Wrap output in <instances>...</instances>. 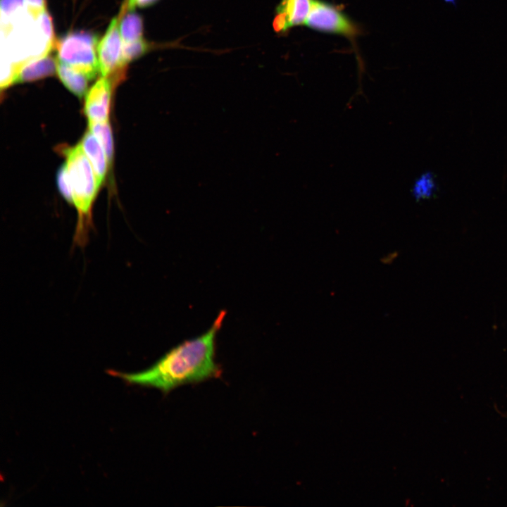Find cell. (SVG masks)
<instances>
[{"label":"cell","mask_w":507,"mask_h":507,"mask_svg":"<svg viewBox=\"0 0 507 507\" xmlns=\"http://www.w3.org/2000/svg\"><path fill=\"white\" fill-rule=\"evenodd\" d=\"M97 45V37L93 34L70 32L56 43L57 61L92 80L99 73Z\"/></svg>","instance_id":"3957f363"},{"label":"cell","mask_w":507,"mask_h":507,"mask_svg":"<svg viewBox=\"0 0 507 507\" xmlns=\"http://www.w3.org/2000/svg\"><path fill=\"white\" fill-rule=\"evenodd\" d=\"M57 58L46 54L24 65L18 73L14 83L35 81L56 73Z\"/></svg>","instance_id":"9c48e42d"},{"label":"cell","mask_w":507,"mask_h":507,"mask_svg":"<svg viewBox=\"0 0 507 507\" xmlns=\"http://www.w3.org/2000/svg\"><path fill=\"white\" fill-rule=\"evenodd\" d=\"M89 128L104 147L108 163L111 165L113 155V141L111 127L108 121L104 123H89Z\"/></svg>","instance_id":"4fadbf2b"},{"label":"cell","mask_w":507,"mask_h":507,"mask_svg":"<svg viewBox=\"0 0 507 507\" xmlns=\"http://www.w3.org/2000/svg\"><path fill=\"white\" fill-rule=\"evenodd\" d=\"M1 23H8L18 18L25 11L24 0H1Z\"/></svg>","instance_id":"5bb4252c"},{"label":"cell","mask_w":507,"mask_h":507,"mask_svg":"<svg viewBox=\"0 0 507 507\" xmlns=\"http://www.w3.org/2000/svg\"><path fill=\"white\" fill-rule=\"evenodd\" d=\"M312 0H281L276 8L273 27L277 32L304 24L311 8Z\"/></svg>","instance_id":"52a82bcc"},{"label":"cell","mask_w":507,"mask_h":507,"mask_svg":"<svg viewBox=\"0 0 507 507\" xmlns=\"http://www.w3.org/2000/svg\"><path fill=\"white\" fill-rule=\"evenodd\" d=\"M149 49V45L144 38L133 42L123 43V64L127 65L129 62L145 54Z\"/></svg>","instance_id":"9a60e30c"},{"label":"cell","mask_w":507,"mask_h":507,"mask_svg":"<svg viewBox=\"0 0 507 507\" xmlns=\"http://www.w3.org/2000/svg\"><path fill=\"white\" fill-rule=\"evenodd\" d=\"M66 168L73 192V204L79 215L74 244L84 246L88 238L90 211L99 184L80 144L66 150Z\"/></svg>","instance_id":"7a4b0ae2"},{"label":"cell","mask_w":507,"mask_h":507,"mask_svg":"<svg viewBox=\"0 0 507 507\" xmlns=\"http://www.w3.org/2000/svg\"><path fill=\"white\" fill-rule=\"evenodd\" d=\"M112 87L109 78L101 77L86 94L84 113L89 123L108 121Z\"/></svg>","instance_id":"8992f818"},{"label":"cell","mask_w":507,"mask_h":507,"mask_svg":"<svg viewBox=\"0 0 507 507\" xmlns=\"http://www.w3.org/2000/svg\"><path fill=\"white\" fill-rule=\"evenodd\" d=\"M27 13L34 19H37L45 11V0H24Z\"/></svg>","instance_id":"e0dca14e"},{"label":"cell","mask_w":507,"mask_h":507,"mask_svg":"<svg viewBox=\"0 0 507 507\" xmlns=\"http://www.w3.org/2000/svg\"><path fill=\"white\" fill-rule=\"evenodd\" d=\"M89 159L96 176L99 186L105 179L108 161L101 144L89 130L80 143Z\"/></svg>","instance_id":"ba28073f"},{"label":"cell","mask_w":507,"mask_h":507,"mask_svg":"<svg viewBox=\"0 0 507 507\" xmlns=\"http://www.w3.org/2000/svg\"><path fill=\"white\" fill-rule=\"evenodd\" d=\"M225 312L201 336L172 349L154 365L136 373L109 371L131 384L154 387L167 394L177 387L219 377L222 370L215 361V339Z\"/></svg>","instance_id":"6da1fadb"},{"label":"cell","mask_w":507,"mask_h":507,"mask_svg":"<svg viewBox=\"0 0 507 507\" xmlns=\"http://www.w3.org/2000/svg\"><path fill=\"white\" fill-rule=\"evenodd\" d=\"M57 75L62 83L73 94L82 97L87 93L89 77L57 61Z\"/></svg>","instance_id":"8fae6325"},{"label":"cell","mask_w":507,"mask_h":507,"mask_svg":"<svg viewBox=\"0 0 507 507\" xmlns=\"http://www.w3.org/2000/svg\"><path fill=\"white\" fill-rule=\"evenodd\" d=\"M119 15V30L123 43L133 42L143 38V22L138 13L133 10H127L124 2Z\"/></svg>","instance_id":"30bf717a"},{"label":"cell","mask_w":507,"mask_h":507,"mask_svg":"<svg viewBox=\"0 0 507 507\" xmlns=\"http://www.w3.org/2000/svg\"><path fill=\"white\" fill-rule=\"evenodd\" d=\"M120 19L118 15L111 20L97 45L101 77L111 78L113 75L118 79L126 68L122 63L123 40L119 30Z\"/></svg>","instance_id":"5b68a950"},{"label":"cell","mask_w":507,"mask_h":507,"mask_svg":"<svg viewBox=\"0 0 507 507\" xmlns=\"http://www.w3.org/2000/svg\"><path fill=\"white\" fill-rule=\"evenodd\" d=\"M446 3L452 4L453 5H456V0H444Z\"/></svg>","instance_id":"ac0fdd59"},{"label":"cell","mask_w":507,"mask_h":507,"mask_svg":"<svg viewBox=\"0 0 507 507\" xmlns=\"http://www.w3.org/2000/svg\"><path fill=\"white\" fill-rule=\"evenodd\" d=\"M304 24L323 32L348 37L357 33L355 25L337 7L320 0L311 1V11Z\"/></svg>","instance_id":"277c9868"},{"label":"cell","mask_w":507,"mask_h":507,"mask_svg":"<svg viewBox=\"0 0 507 507\" xmlns=\"http://www.w3.org/2000/svg\"><path fill=\"white\" fill-rule=\"evenodd\" d=\"M57 184L63 198L68 202L73 204L72 187L65 163L60 167L57 172Z\"/></svg>","instance_id":"2e32d148"},{"label":"cell","mask_w":507,"mask_h":507,"mask_svg":"<svg viewBox=\"0 0 507 507\" xmlns=\"http://www.w3.org/2000/svg\"><path fill=\"white\" fill-rule=\"evenodd\" d=\"M437 191L434 176L430 172L422 174L414 182L411 189L412 195L417 201L432 198Z\"/></svg>","instance_id":"7c38bea8"}]
</instances>
